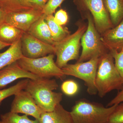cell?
<instances>
[{
	"label": "cell",
	"mask_w": 123,
	"mask_h": 123,
	"mask_svg": "<svg viewBox=\"0 0 123 123\" xmlns=\"http://www.w3.org/2000/svg\"><path fill=\"white\" fill-rule=\"evenodd\" d=\"M58 88L55 79L40 78L29 79L24 90L29 92L43 112L52 111L63 98L62 94L53 92Z\"/></svg>",
	"instance_id": "1"
},
{
	"label": "cell",
	"mask_w": 123,
	"mask_h": 123,
	"mask_svg": "<svg viewBox=\"0 0 123 123\" xmlns=\"http://www.w3.org/2000/svg\"><path fill=\"white\" fill-rule=\"evenodd\" d=\"M95 85L98 96L104 97L114 90H121L123 83L115 65L114 60L110 51L100 58L97 70Z\"/></svg>",
	"instance_id": "2"
},
{
	"label": "cell",
	"mask_w": 123,
	"mask_h": 123,
	"mask_svg": "<svg viewBox=\"0 0 123 123\" xmlns=\"http://www.w3.org/2000/svg\"><path fill=\"white\" fill-rule=\"evenodd\" d=\"M117 105L105 107L83 98L76 101L70 112L74 123H107Z\"/></svg>",
	"instance_id": "3"
},
{
	"label": "cell",
	"mask_w": 123,
	"mask_h": 123,
	"mask_svg": "<svg viewBox=\"0 0 123 123\" xmlns=\"http://www.w3.org/2000/svg\"><path fill=\"white\" fill-rule=\"evenodd\" d=\"M82 16L88 20L87 29L81 40L82 51L77 62L87 61L93 57H101L110 51L105 47L101 39V35L97 30L93 17L89 12L79 11Z\"/></svg>",
	"instance_id": "4"
},
{
	"label": "cell",
	"mask_w": 123,
	"mask_h": 123,
	"mask_svg": "<svg viewBox=\"0 0 123 123\" xmlns=\"http://www.w3.org/2000/svg\"><path fill=\"white\" fill-rule=\"evenodd\" d=\"M77 24L78 28L74 33L54 45L55 55L56 56L55 63L60 68L66 66L70 61L78 60L79 59L81 40L87 29V25L80 21Z\"/></svg>",
	"instance_id": "5"
},
{
	"label": "cell",
	"mask_w": 123,
	"mask_h": 123,
	"mask_svg": "<svg viewBox=\"0 0 123 123\" xmlns=\"http://www.w3.org/2000/svg\"><path fill=\"white\" fill-rule=\"evenodd\" d=\"M54 54L36 59L23 56L17 62L22 68L39 77L50 78L55 77L63 79L65 75L54 61Z\"/></svg>",
	"instance_id": "6"
},
{
	"label": "cell",
	"mask_w": 123,
	"mask_h": 123,
	"mask_svg": "<svg viewBox=\"0 0 123 123\" xmlns=\"http://www.w3.org/2000/svg\"><path fill=\"white\" fill-rule=\"evenodd\" d=\"M100 57H94L87 61L68 64L62 68L64 75L73 76L84 81L91 95L98 93L95 79Z\"/></svg>",
	"instance_id": "7"
},
{
	"label": "cell",
	"mask_w": 123,
	"mask_h": 123,
	"mask_svg": "<svg viewBox=\"0 0 123 123\" xmlns=\"http://www.w3.org/2000/svg\"><path fill=\"white\" fill-rule=\"evenodd\" d=\"M74 2L79 11L90 12L95 28L101 35L114 27L103 0H74Z\"/></svg>",
	"instance_id": "8"
},
{
	"label": "cell",
	"mask_w": 123,
	"mask_h": 123,
	"mask_svg": "<svg viewBox=\"0 0 123 123\" xmlns=\"http://www.w3.org/2000/svg\"><path fill=\"white\" fill-rule=\"evenodd\" d=\"M22 54L25 57L36 59L44 57L47 55L54 54V46L46 43L24 32L21 38Z\"/></svg>",
	"instance_id": "9"
},
{
	"label": "cell",
	"mask_w": 123,
	"mask_h": 123,
	"mask_svg": "<svg viewBox=\"0 0 123 123\" xmlns=\"http://www.w3.org/2000/svg\"><path fill=\"white\" fill-rule=\"evenodd\" d=\"M11 106L10 111L21 113L33 117L39 121L43 111L36 104L31 95L26 91L22 90L14 95Z\"/></svg>",
	"instance_id": "10"
},
{
	"label": "cell",
	"mask_w": 123,
	"mask_h": 123,
	"mask_svg": "<svg viewBox=\"0 0 123 123\" xmlns=\"http://www.w3.org/2000/svg\"><path fill=\"white\" fill-rule=\"evenodd\" d=\"M43 15V10L28 9L7 12L5 22L25 32L28 31L35 22Z\"/></svg>",
	"instance_id": "11"
},
{
	"label": "cell",
	"mask_w": 123,
	"mask_h": 123,
	"mask_svg": "<svg viewBox=\"0 0 123 123\" xmlns=\"http://www.w3.org/2000/svg\"><path fill=\"white\" fill-rule=\"evenodd\" d=\"M40 78L22 68L16 61L0 70V89L20 78L35 80Z\"/></svg>",
	"instance_id": "12"
},
{
	"label": "cell",
	"mask_w": 123,
	"mask_h": 123,
	"mask_svg": "<svg viewBox=\"0 0 123 123\" xmlns=\"http://www.w3.org/2000/svg\"><path fill=\"white\" fill-rule=\"evenodd\" d=\"M101 39L110 51H119L123 49V20L117 25L101 35Z\"/></svg>",
	"instance_id": "13"
},
{
	"label": "cell",
	"mask_w": 123,
	"mask_h": 123,
	"mask_svg": "<svg viewBox=\"0 0 123 123\" xmlns=\"http://www.w3.org/2000/svg\"><path fill=\"white\" fill-rule=\"evenodd\" d=\"M39 121L40 123H74L70 112L60 103L52 111L43 112Z\"/></svg>",
	"instance_id": "14"
},
{
	"label": "cell",
	"mask_w": 123,
	"mask_h": 123,
	"mask_svg": "<svg viewBox=\"0 0 123 123\" xmlns=\"http://www.w3.org/2000/svg\"><path fill=\"white\" fill-rule=\"evenodd\" d=\"M27 32L46 43L53 46L55 44L52 39L49 27L45 20L44 14L31 25Z\"/></svg>",
	"instance_id": "15"
},
{
	"label": "cell",
	"mask_w": 123,
	"mask_h": 123,
	"mask_svg": "<svg viewBox=\"0 0 123 123\" xmlns=\"http://www.w3.org/2000/svg\"><path fill=\"white\" fill-rule=\"evenodd\" d=\"M23 56L21 39L11 45L7 50L0 53V70Z\"/></svg>",
	"instance_id": "16"
},
{
	"label": "cell",
	"mask_w": 123,
	"mask_h": 123,
	"mask_svg": "<svg viewBox=\"0 0 123 123\" xmlns=\"http://www.w3.org/2000/svg\"><path fill=\"white\" fill-rule=\"evenodd\" d=\"M112 25H117L123 20V0H103Z\"/></svg>",
	"instance_id": "17"
},
{
	"label": "cell",
	"mask_w": 123,
	"mask_h": 123,
	"mask_svg": "<svg viewBox=\"0 0 123 123\" xmlns=\"http://www.w3.org/2000/svg\"><path fill=\"white\" fill-rule=\"evenodd\" d=\"M24 32L4 22L0 25V41L11 46L21 39Z\"/></svg>",
	"instance_id": "18"
},
{
	"label": "cell",
	"mask_w": 123,
	"mask_h": 123,
	"mask_svg": "<svg viewBox=\"0 0 123 123\" xmlns=\"http://www.w3.org/2000/svg\"><path fill=\"white\" fill-rule=\"evenodd\" d=\"M45 20L49 27L52 39L55 43L62 41L70 35V32L68 28L62 27L55 22L53 14L45 16Z\"/></svg>",
	"instance_id": "19"
},
{
	"label": "cell",
	"mask_w": 123,
	"mask_h": 123,
	"mask_svg": "<svg viewBox=\"0 0 123 123\" xmlns=\"http://www.w3.org/2000/svg\"><path fill=\"white\" fill-rule=\"evenodd\" d=\"M0 5L1 8L8 12L33 8L28 0H0Z\"/></svg>",
	"instance_id": "20"
},
{
	"label": "cell",
	"mask_w": 123,
	"mask_h": 123,
	"mask_svg": "<svg viewBox=\"0 0 123 123\" xmlns=\"http://www.w3.org/2000/svg\"><path fill=\"white\" fill-rule=\"evenodd\" d=\"M0 119L1 123H40L37 120L30 119L26 115L20 116L10 111L1 115Z\"/></svg>",
	"instance_id": "21"
},
{
	"label": "cell",
	"mask_w": 123,
	"mask_h": 123,
	"mask_svg": "<svg viewBox=\"0 0 123 123\" xmlns=\"http://www.w3.org/2000/svg\"><path fill=\"white\" fill-rule=\"evenodd\" d=\"M29 80V79H26L22 80L11 87L0 89V104L6 98L14 95L19 91L25 89Z\"/></svg>",
	"instance_id": "22"
},
{
	"label": "cell",
	"mask_w": 123,
	"mask_h": 123,
	"mask_svg": "<svg viewBox=\"0 0 123 123\" xmlns=\"http://www.w3.org/2000/svg\"><path fill=\"white\" fill-rule=\"evenodd\" d=\"M78 85L76 82L72 80L64 81L61 86V90L63 93L69 96L76 94L78 91Z\"/></svg>",
	"instance_id": "23"
},
{
	"label": "cell",
	"mask_w": 123,
	"mask_h": 123,
	"mask_svg": "<svg viewBox=\"0 0 123 123\" xmlns=\"http://www.w3.org/2000/svg\"><path fill=\"white\" fill-rule=\"evenodd\" d=\"M110 52L114 58L115 65L122 78L123 83V49L119 51H111Z\"/></svg>",
	"instance_id": "24"
},
{
	"label": "cell",
	"mask_w": 123,
	"mask_h": 123,
	"mask_svg": "<svg viewBox=\"0 0 123 123\" xmlns=\"http://www.w3.org/2000/svg\"><path fill=\"white\" fill-rule=\"evenodd\" d=\"M107 123H123V102L117 105Z\"/></svg>",
	"instance_id": "25"
},
{
	"label": "cell",
	"mask_w": 123,
	"mask_h": 123,
	"mask_svg": "<svg viewBox=\"0 0 123 123\" xmlns=\"http://www.w3.org/2000/svg\"><path fill=\"white\" fill-rule=\"evenodd\" d=\"M65 0H49L43 9L45 16L52 15Z\"/></svg>",
	"instance_id": "26"
},
{
	"label": "cell",
	"mask_w": 123,
	"mask_h": 123,
	"mask_svg": "<svg viewBox=\"0 0 123 123\" xmlns=\"http://www.w3.org/2000/svg\"><path fill=\"white\" fill-rule=\"evenodd\" d=\"M54 18L55 22L61 26L66 24L68 20L67 13L65 10L62 9L56 12Z\"/></svg>",
	"instance_id": "27"
},
{
	"label": "cell",
	"mask_w": 123,
	"mask_h": 123,
	"mask_svg": "<svg viewBox=\"0 0 123 123\" xmlns=\"http://www.w3.org/2000/svg\"><path fill=\"white\" fill-rule=\"evenodd\" d=\"M49 0H28L31 7L34 8L43 10Z\"/></svg>",
	"instance_id": "28"
},
{
	"label": "cell",
	"mask_w": 123,
	"mask_h": 123,
	"mask_svg": "<svg viewBox=\"0 0 123 123\" xmlns=\"http://www.w3.org/2000/svg\"><path fill=\"white\" fill-rule=\"evenodd\" d=\"M123 102V89L118 92L116 96L108 104L107 107H110L114 105H117Z\"/></svg>",
	"instance_id": "29"
},
{
	"label": "cell",
	"mask_w": 123,
	"mask_h": 123,
	"mask_svg": "<svg viewBox=\"0 0 123 123\" xmlns=\"http://www.w3.org/2000/svg\"><path fill=\"white\" fill-rule=\"evenodd\" d=\"M8 12L5 9L0 7V25L5 22Z\"/></svg>",
	"instance_id": "30"
},
{
	"label": "cell",
	"mask_w": 123,
	"mask_h": 123,
	"mask_svg": "<svg viewBox=\"0 0 123 123\" xmlns=\"http://www.w3.org/2000/svg\"><path fill=\"white\" fill-rule=\"evenodd\" d=\"M10 46V44L4 43L0 41V50H2L3 48L6 47L7 46Z\"/></svg>",
	"instance_id": "31"
},
{
	"label": "cell",
	"mask_w": 123,
	"mask_h": 123,
	"mask_svg": "<svg viewBox=\"0 0 123 123\" xmlns=\"http://www.w3.org/2000/svg\"><path fill=\"white\" fill-rule=\"evenodd\" d=\"M0 123H1V121L0 120Z\"/></svg>",
	"instance_id": "32"
},
{
	"label": "cell",
	"mask_w": 123,
	"mask_h": 123,
	"mask_svg": "<svg viewBox=\"0 0 123 123\" xmlns=\"http://www.w3.org/2000/svg\"><path fill=\"white\" fill-rule=\"evenodd\" d=\"M0 8H1V6L0 5Z\"/></svg>",
	"instance_id": "33"
}]
</instances>
